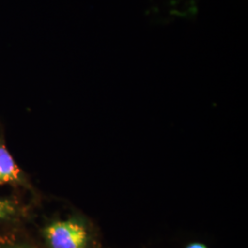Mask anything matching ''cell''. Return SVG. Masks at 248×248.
I'll return each mask as SVG.
<instances>
[{
    "label": "cell",
    "mask_w": 248,
    "mask_h": 248,
    "mask_svg": "<svg viewBox=\"0 0 248 248\" xmlns=\"http://www.w3.org/2000/svg\"><path fill=\"white\" fill-rule=\"evenodd\" d=\"M43 237L49 248H88L89 229L77 219L50 222L43 230Z\"/></svg>",
    "instance_id": "6da1fadb"
},
{
    "label": "cell",
    "mask_w": 248,
    "mask_h": 248,
    "mask_svg": "<svg viewBox=\"0 0 248 248\" xmlns=\"http://www.w3.org/2000/svg\"><path fill=\"white\" fill-rule=\"evenodd\" d=\"M21 172L6 146L0 142V185L16 183L20 180Z\"/></svg>",
    "instance_id": "7a4b0ae2"
},
{
    "label": "cell",
    "mask_w": 248,
    "mask_h": 248,
    "mask_svg": "<svg viewBox=\"0 0 248 248\" xmlns=\"http://www.w3.org/2000/svg\"><path fill=\"white\" fill-rule=\"evenodd\" d=\"M0 248H37L35 245L14 230L0 231Z\"/></svg>",
    "instance_id": "3957f363"
},
{
    "label": "cell",
    "mask_w": 248,
    "mask_h": 248,
    "mask_svg": "<svg viewBox=\"0 0 248 248\" xmlns=\"http://www.w3.org/2000/svg\"><path fill=\"white\" fill-rule=\"evenodd\" d=\"M22 214L20 205L13 200L0 198V224L12 222Z\"/></svg>",
    "instance_id": "277c9868"
},
{
    "label": "cell",
    "mask_w": 248,
    "mask_h": 248,
    "mask_svg": "<svg viewBox=\"0 0 248 248\" xmlns=\"http://www.w3.org/2000/svg\"><path fill=\"white\" fill-rule=\"evenodd\" d=\"M186 248H207V247L202 243H192V244L188 245Z\"/></svg>",
    "instance_id": "5b68a950"
}]
</instances>
